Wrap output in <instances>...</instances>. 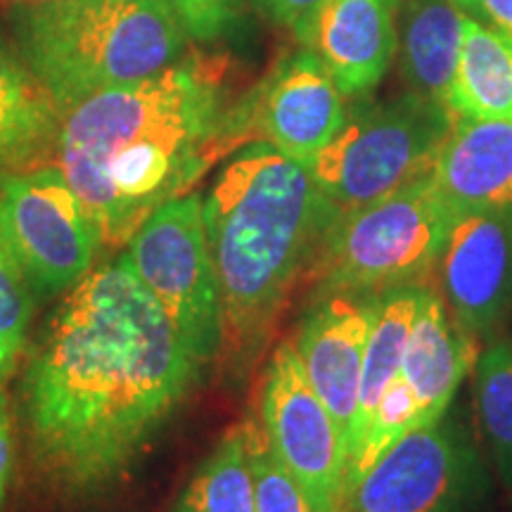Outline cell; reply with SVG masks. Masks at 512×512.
<instances>
[{
  "label": "cell",
  "instance_id": "6da1fadb",
  "mask_svg": "<svg viewBox=\"0 0 512 512\" xmlns=\"http://www.w3.org/2000/svg\"><path fill=\"white\" fill-rule=\"evenodd\" d=\"M200 368L126 254L64 294L24 375L29 451L69 496L107 489L181 406Z\"/></svg>",
  "mask_w": 512,
  "mask_h": 512
},
{
  "label": "cell",
  "instance_id": "7a4b0ae2",
  "mask_svg": "<svg viewBox=\"0 0 512 512\" xmlns=\"http://www.w3.org/2000/svg\"><path fill=\"white\" fill-rule=\"evenodd\" d=\"M223 57L188 50L147 79L107 88L62 117L55 166L105 247H126L152 211L188 195L240 143Z\"/></svg>",
  "mask_w": 512,
  "mask_h": 512
},
{
  "label": "cell",
  "instance_id": "3957f363",
  "mask_svg": "<svg viewBox=\"0 0 512 512\" xmlns=\"http://www.w3.org/2000/svg\"><path fill=\"white\" fill-rule=\"evenodd\" d=\"M332 211L311 166L252 143L223 166L204 200L221 294V351L247 370L266 347L299 275L318 252Z\"/></svg>",
  "mask_w": 512,
  "mask_h": 512
},
{
  "label": "cell",
  "instance_id": "277c9868",
  "mask_svg": "<svg viewBox=\"0 0 512 512\" xmlns=\"http://www.w3.org/2000/svg\"><path fill=\"white\" fill-rule=\"evenodd\" d=\"M10 29L62 117L95 93L171 67L190 38L171 0H48L10 8Z\"/></svg>",
  "mask_w": 512,
  "mask_h": 512
},
{
  "label": "cell",
  "instance_id": "5b68a950",
  "mask_svg": "<svg viewBox=\"0 0 512 512\" xmlns=\"http://www.w3.org/2000/svg\"><path fill=\"white\" fill-rule=\"evenodd\" d=\"M456 216L432 176L337 216L313 256L320 292L384 294L427 285Z\"/></svg>",
  "mask_w": 512,
  "mask_h": 512
},
{
  "label": "cell",
  "instance_id": "8992f818",
  "mask_svg": "<svg viewBox=\"0 0 512 512\" xmlns=\"http://www.w3.org/2000/svg\"><path fill=\"white\" fill-rule=\"evenodd\" d=\"M453 121L451 112L415 93L347 114L311 164L332 221L432 176Z\"/></svg>",
  "mask_w": 512,
  "mask_h": 512
},
{
  "label": "cell",
  "instance_id": "52a82bcc",
  "mask_svg": "<svg viewBox=\"0 0 512 512\" xmlns=\"http://www.w3.org/2000/svg\"><path fill=\"white\" fill-rule=\"evenodd\" d=\"M126 256L197 368L221 351V294L211 261L204 200L197 192L152 211L126 245Z\"/></svg>",
  "mask_w": 512,
  "mask_h": 512
},
{
  "label": "cell",
  "instance_id": "ba28073f",
  "mask_svg": "<svg viewBox=\"0 0 512 512\" xmlns=\"http://www.w3.org/2000/svg\"><path fill=\"white\" fill-rule=\"evenodd\" d=\"M0 228L41 297L72 290L102 247L98 226L55 164L0 181Z\"/></svg>",
  "mask_w": 512,
  "mask_h": 512
},
{
  "label": "cell",
  "instance_id": "9c48e42d",
  "mask_svg": "<svg viewBox=\"0 0 512 512\" xmlns=\"http://www.w3.org/2000/svg\"><path fill=\"white\" fill-rule=\"evenodd\" d=\"M484 491L477 448L444 415L396 441L358 479L342 512H475Z\"/></svg>",
  "mask_w": 512,
  "mask_h": 512
},
{
  "label": "cell",
  "instance_id": "30bf717a",
  "mask_svg": "<svg viewBox=\"0 0 512 512\" xmlns=\"http://www.w3.org/2000/svg\"><path fill=\"white\" fill-rule=\"evenodd\" d=\"M264 434L273 453L304 491L311 512H342L347 444L285 339L273 351L261 399Z\"/></svg>",
  "mask_w": 512,
  "mask_h": 512
},
{
  "label": "cell",
  "instance_id": "8fae6325",
  "mask_svg": "<svg viewBox=\"0 0 512 512\" xmlns=\"http://www.w3.org/2000/svg\"><path fill=\"white\" fill-rule=\"evenodd\" d=\"M347 121L344 95L316 50L302 48L278 62L238 107L240 140L268 143L311 166Z\"/></svg>",
  "mask_w": 512,
  "mask_h": 512
},
{
  "label": "cell",
  "instance_id": "7c38bea8",
  "mask_svg": "<svg viewBox=\"0 0 512 512\" xmlns=\"http://www.w3.org/2000/svg\"><path fill=\"white\" fill-rule=\"evenodd\" d=\"M380 302L382 294L323 292L320 302L306 313L294 339L306 377L335 418L347 453L356 420L363 358Z\"/></svg>",
  "mask_w": 512,
  "mask_h": 512
},
{
  "label": "cell",
  "instance_id": "4fadbf2b",
  "mask_svg": "<svg viewBox=\"0 0 512 512\" xmlns=\"http://www.w3.org/2000/svg\"><path fill=\"white\" fill-rule=\"evenodd\" d=\"M437 271L453 320L467 335H486L512 304V216L458 214Z\"/></svg>",
  "mask_w": 512,
  "mask_h": 512
},
{
  "label": "cell",
  "instance_id": "5bb4252c",
  "mask_svg": "<svg viewBox=\"0 0 512 512\" xmlns=\"http://www.w3.org/2000/svg\"><path fill=\"white\" fill-rule=\"evenodd\" d=\"M432 178L456 214L512 216V121L456 117Z\"/></svg>",
  "mask_w": 512,
  "mask_h": 512
},
{
  "label": "cell",
  "instance_id": "9a60e30c",
  "mask_svg": "<svg viewBox=\"0 0 512 512\" xmlns=\"http://www.w3.org/2000/svg\"><path fill=\"white\" fill-rule=\"evenodd\" d=\"M396 0H328L313 29L316 50L342 95L373 91L396 53Z\"/></svg>",
  "mask_w": 512,
  "mask_h": 512
},
{
  "label": "cell",
  "instance_id": "2e32d148",
  "mask_svg": "<svg viewBox=\"0 0 512 512\" xmlns=\"http://www.w3.org/2000/svg\"><path fill=\"white\" fill-rule=\"evenodd\" d=\"M475 361V337L453 320L437 287L422 285L401 366L403 382L418 401L420 425L444 418L453 394Z\"/></svg>",
  "mask_w": 512,
  "mask_h": 512
},
{
  "label": "cell",
  "instance_id": "e0dca14e",
  "mask_svg": "<svg viewBox=\"0 0 512 512\" xmlns=\"http://www.w3.org/2000/svg\"><path fill=\"white\" fill-rule=\"evenodd\" d=\"M62 112L0 27V181L55 164Z\"/></svg>",
  "mask_w": 512,
  "mask_h": 512
},
{
  "label": "cell",
  "instance_id": "ac0fdd59",
  "mask_svg": "<svg viewBox=\"0 0 512 512\" xmlns=\"http://www.w3.org/2000/svg\"><path fill=\"white\" fill-rule=\"evenodd\" d=\"M465 10L451 0H411L401 27V69L413 93L451 112ZM453 114V112H451Z\"/></svg>",
  "mask_w": 512,
  "mask_h": 512
},
{
  "label": "cell",
  "instance_id": "d6986e66",
  "mask_svg": "<svg viewBox=\"0 0 512 512\" xmlns=\"http://www.w3.org/2000/svg\"><path fill=\"white\" fill-rule=\"evenodd\" d=\"M453 117L512 121V36L465 19L463 53L451 95Z\"/></svg>",
  "mask_w": 512,
  "mask_h": 512
},
{
  "label": "cell",
  "instance_id": "ffe728a7",
  "mask_svg": "<svg viewBox=\"0 0 512 512\" xmlns=\"http://www.w3.org/2000/svg\"><path fill=\"white\" fill-rule=\"evenodd\" d=\"M422 285L399 287V290H389L382 294L380 311L370 332L366 358H363V373L361 387H358V406L354 430L349 439V456L354 453L358 441L366 434L370 420L380 406L384 392L396 377H401L403 354H406V342L411 335V325L418 311Z\"/></svg>",
  "mask_w": 512,
  "mask_h": 512
},
{
  "label": "cell",
  "instance_id": "44dd1931",
  "mask_svg": "<svg viewBox=\"0 0 512 512\" xmlns=\"http://www.w3.org/2000/svg\"><path fill=\"white\" fill-rule=\"evenodd\" d=\"M176 512H256L249 422L228 430L219 441L183 489Z\"/></svg>",
  "mask_w": 512,
  "mask_h": 512
},
{
  "label": "cell",
  "instance_id": "7402d4cb",
  "mask_svg": "<svg viewBox=\"0 0 512 512\" xmlns=\"http://www.w3.org/2000/svg\"><path fill=\"white\" fill-rule=\"evenodd\" d=\"M479 425L503 479L512 484V344L494 342L477 358Z\"/></svg>",
  "mask_w": 512,
  "mask_h": 512
},
{
  "label": "cell",
  "instance_id": "603a6c76",
  "mask_svg": "<svg viewBox=\"0 0 512 512\" xmlns=\"http://www.w3.org/2000/svg\"><path fill=\"white\" fill-rule=\"evenodd\" d=\"M418 420V401H415L408 384L403 382V377H396V380L387 387V392H384L366 434H363V439L358 441L354 453L349 456L347 479H344V501H347L349 491L354 489L358 479L366 475L370 467H373L396 441L403 439L408 432L420 425Z\"/></svg>",
  "mask_w": 512,
  "mask_h": 512
},
{
  "label": "cell",
  "instance_id": "cb8c5ba5",
  "mask_svg": "<svg viewBox=\"0 0 512 512\" xmlns=\"http://www.w3.org/2000/svg\"><path fill=\"white\" fill-rule=\"evenodd\" d=\"M31 313L34 290L0 228V370L8 368L27 344Z\"/></svg>",
  "mask_w": 512,
  "mask_h": 512
},
{
  "label": "cell",
  "instance_id": "d4e9b609",
  "mask_svg": "<svg viewBox=\"0 0 512 512\" xmlns=\"http://www.w3.org/2000/svg\"><path fill=\"white\" fill-rule=\"evenodd\" d=\"M249 463L256 512H311L304 491L268 444L264 430L249 422Z\"/></svg>",
  "mask_w": 512,
  "mask_h": 512
},
{
  "label": "cell",
  "instance_id": "484cf974",
  "mask_svg": "<svg viewBox=\"0 0 512 512\" xmlns=\"http://www.w3.org/2000/svg\"><path fill=\"white\" fill-rule=\"evenodd\" d=\"M185 31L195 41H214L230 27L238 0H171Z\"/></svg>",
  "mask_w": 512,
  "mask_h": 512
},
{
  "label": "cell",
  "instance_id": "4316f807",
  "mask_svg": "<svg viewBox=\"0 0 512 512\" xmlns=\"http://www.w3.org/2000/svg\"><path fill=\"white\" fill-rule=\"evenodd\" d=\"M256 3L264 10V15L271 17L280 27L290 29L309 48L318 15L328 0H256Z\"/></svg>",
  "mask_w": 512,
  "mask_h": 512
},
{
  "label": "cell",
  "instance_id": "83f0119b",
  "mask_svg": "<svg viewBox=\"0 0 512 512\" xmlns=\"http://www.w3.org/2000/svg\"><path fill=\"white\" fill-rule=\"evenodd\" d=\"M12 477V422L8 403L0 394V508H3L5 496Z\"/></svg>",
  "mask_w": 512,
  "mask_h": 512
},
{
  "label": "cell",
  "instance_id": "f1b7e54d",
  "mask_svg": "<svg viewBox=\"0 0 512 512\" xmlns=\"http://www.w3.org/2000/svg\"><path fill=\"white\" fill-rule=\"evenodd\" d=\"M479 15L512 36V0H479Z\"/></svg>",
  "mask_w": 512,
  "mask_h": 512
},
{
  "label": "cell",
  "instance_id": "f546056e",
  "mask_svg": "<svg viewBox=\"0 0 512 512\" xmlns=\"http://www.w3.org/2000/svg\"><path fill=\"white\" fill-rule=\"evenodd\" d=\"M453 5H458L460 10H465V12H477L479 15V0H451Z\"/></svg>",
  "mask_w": 512,
  "mask_h": 512
},
{
  "label": "cell",
  "instance_id": "4dcf8cb0",
  "mask_svg": "<svg viewBox=\"0 0 512 512\" xmlns=\"http://www.w3.org/2000/svg\"><path fill=\"white\" fill-rule=\"evenodd\" d=\"M38 3H48V0H5L8 8H22V5H38Z\"/></svg>",
  "mask_w": 512,
  "mask_h": 512
}]
</instances>
